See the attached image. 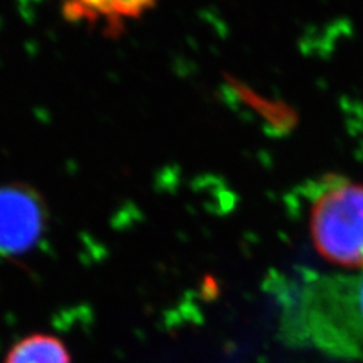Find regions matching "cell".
I'll return each mask as SVG.
<instances>
[{
  "instance_id": "2",
  "label": "cell",
  "mask_w": 363,
  "mask_h": 363,
  "mask_svg": "<svg viewBox=\"0 0 363 363\" xmlns=\"http://www.w3.org/2000/svg\"><path fill=\"white\" fill-rule=\"evenodd\" d=\"M43 224V206L33 192L17 186L0 189V252H26L40 238Z\"/></svg>"
},
{
  "instance_id": "4",
  "label": "cell",
  "mask_w": 363,
  "mask_h": 363,
  "mask_svg": "<svg viewBox=\"0 0 363 363\" xmlns=\"http://www.w3.org/2000/svg\"><path fill=\"white\" fill-rule=\"evenodd\" d=\"M5 363H72V357L58 337L32 335L13 347Z\"/></svg>"
},
{
  "instance_id": "5",
  "label": "cell",
  "mask_w": 363,
  "mask_h": 363,
  "mask_svg": "<svg viewBox=\"0 0 363 363\" xmlns=\"http://www.w3.org/2000/svg\"><path fill=\"white\" fill-rule=\"evenodd\" d=\"M360 306H362V313H363V283H362V288H360Z\"/></svg>"
},
{
  "instance_id": "3",
  "label": "cell",
  "mask_w": 363,
  "mask_h": 363,
  "mask_svg": "<svg viewBox=\"0 0 363 363\" xmlns=\"http://www.w3.org/2000/svg\"><path fill=\"white\" fill-rule=\"evenodd\" d=\"M156 0H62L64 14L72 21H84L111 35L150 11Z\"/></svg>"
},
{
  "instance_id": "1",
  "label": "cell",
  "mask_w": 363,
  "mask_h": 363,
  "mask_svg": "<svg viewBox=\"0 0 363 363\" xmlns=\"http://www.w3.org/2000/svg\"><path fill=\"white\" fill-rule=\"evenodd\" d=\"M309 232L328 264L363 269V184L327 176L312 201Z\"/></svg>"
}]
</instances>
